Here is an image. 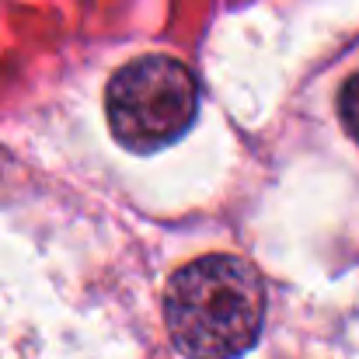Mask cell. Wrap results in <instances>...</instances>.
Returning <instances> with one entry per match:
<instances>
[{
    "instance_id": "1",
    "label": "cell",
    "mask_w": 359,
    "mask_h": 359,
    "mask_svg": "<svg viewBox=\"0 0 359 359\" xmlns=\"http://www.w3.org/2000/svg\"><path fill=\"white\" fill-rule=\"evenodd\" d=\"M164 325L189 359H238L265 325V283L238 255H203L164 290Z\"/></svg>"
},
{
    "instance_id": "2",
    "label": "cell",
    "mask_w": 359,
    "mask_h": 359,
    "mask_svg": "<svg viewBox=\"0 0 359 359\" xmlns=\"http://www.w3.org/2000/svg\"><path fill=\"white\" fill-rule=\"evenodd\" d=\"M199 112V84L175 56H136L109 81V129L129 154H157L178 143Z\"/></svg>"
},
{
    "instance_id": "3",
    "label": "cell",
    "mask_w": 359,
    "mask_h": 359,
    "mask_svg": "<svg viewBox=\"0 0 359 359\" xmlns=\"http://www.w3.org/2000/svg\"><path fill=\"white\" fill-rule=\"evenodd\" d=\"M339 116H342L346 133L359 143V74L342 88V95H339Z\"/></svg>"
}]
</instances>
